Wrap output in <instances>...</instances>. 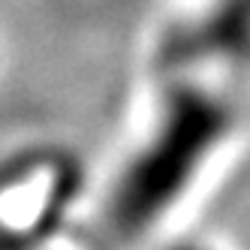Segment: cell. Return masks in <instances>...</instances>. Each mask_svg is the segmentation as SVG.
Returning a JSON list of instances; mask_svg holds the SVG:
<instances>
[{"mask_svg": "<svg viewBox=\"0 0 250 250\" xmlns=\"http://www.w3.org/2000/svg\"><path fill=\"white\" fill-rule=\"evenodd\" d=\"M58 190L61 175L48 160H0V250H37Z\"/></svg>", "mask_w": 250, "mask_h": 250, "instance_id": "1", "label": "cell"}]
</instances>
